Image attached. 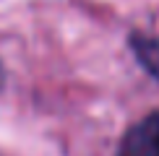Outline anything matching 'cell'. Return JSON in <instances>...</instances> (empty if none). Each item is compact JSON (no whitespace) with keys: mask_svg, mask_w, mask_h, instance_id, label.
<instances>
[{"mask_svg":"<svg viewBox=\"0 0 159 156\" xmlns=\"http://www.w3.org/2000/svg\"><path fill=\"white\" fill-rule=\"evenodd\" d=\"M115 156H159V109L125 130Z\"/></svg>","mask_w":159,"mask_h":156,"instance_id":"obj_1","label":"cell"},{"mask_svg":"<svg viewBox=\"0 0 159 156\" xmlns=\"http://www.w3.org/2000/svg\"><path fill=\"white\" fill-rule=\"evenodd\" d=\"M130 47L136 60L159 81V39L151 34H130Z\"/></svg>","mask_w":159,"mask_h":156,"instance_id":"obj_2","label":"cell"},{"mask_svg":"<svg viewBox=\"0 0 159 156\" xmlns=\"http://www.w3.org/2000/svg\"><path fill=\"white\" fill-rule=\"evenodd\" d=\"M0 83H3V70H0Z\"/></svg>","mask_w":159,"mask_h":156,"instance_id":"obj_3","label":"cell"}]
</instances>
